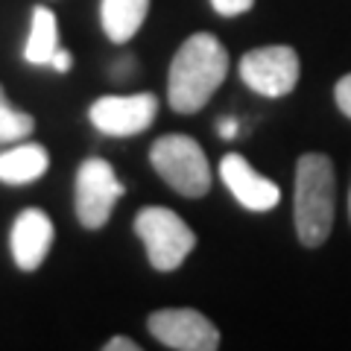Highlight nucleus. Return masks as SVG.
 Listing matches in <instances>:
<instances>
[{"label":"nucleus","mask_w":351,"mask_h":351,"mask_svg":"<svg viewBox=\"0 0 351 351\" xmlns=\"http://www.w3.org/2000/svg\"><path fill=\"white\" fill-rule=\"evenodd\" d=\"M337 211V173L325 152H304L295 161L293 219L302 246L316 249L331 237Z\"/></svg>","instance_id":"f03ea898"},{"label":"nucleus","mask_w":351,"mask_h":351,"mask_svg":"<svg viewBox=\"0 0 351 351\" xmlns=\"http://www.w3.org/2000/svg\"><path fill=\"white\" fill-rule=\"evenodd\" d=\"M302 73L299 53L287 44H269V47L249 50L240 59V80L261 97H287Z\"/></svg>","instance_id":"39448f33"},{"label":"nucleus","mask_w":351,"mask_h":351,"mask_svg":"<svg viewBox=\"0 0 351 351\" xmlns=\"http://www.w3.org/2000/svg\"><path fill=\"white\" fill-rule=\"evenodd\" d=\"M53 246V219L41 208H24L12 223V258L18 269H38Z\"/></svg>","instance_id":"9d476101"},{"label":"nucleus","mask_w":351,"mask_h":351,"mask_svg":"<svg viewBox=\"0 0 351 351\" xmlns=\"http://www.w3.org/2000/svg\"><path fill=\"white\" fill-rule=\"evenodd\" d=\"M32 129H36L32 114L21 112V108H15L12 103H9L3 85H0V147L18 144V141H24Z\"/></svg>","instance_id":"4468645a"},{"label":"nucleus","mask_w":351,"mask_h":351,"mask_svg":"<svg viewBox=\"0 0 351 351\" xmlns=\"http://www.w3.org/2000/svg\"><path fill=\"white\" fill-rule=\"evenodd\" d=\"M149 334L176 351H214L219 348V331L205 313L193 307H164L149 313Z\"/></svg>","instance_id":"0eeeda50"},{"label":"nucleus","mask_w":351,"mask_h":351,"mask_svg":"<svg viewBox=\"0 0 351 351\" xmlns=\"http://www.w3.org/2000/svg\"><path fill=\"white\" fill-rule=\"evenodd\" d=\"M348 219H351V191H348Z\"/></svg>","instance_id":"412c9836"},{"label":"nucleus","mask_w":351,"mask_h":351,"mask_svg":"<svg viewBox=\"0 0 351 351\" xmlns=\"http://www.w3.org/2000/svg\"><path fill=\"white\" fill-rule=\"evenodd\" d=\"M228 50L211 32H193L176 50L167 80V100L173 112L193 114L211 100L214 91L226 82Z\"/></svg>","instance_id":"f257e3e1"},{"label":"nucleus","mask_w":351,"mask_h":351,"mask_svg":"<svg viewBox=\"0 0 351 351\" xmlns=\"http://www.w3.org/2000/svg\"><path fill=\"white\" fill-rule=\"evenodd\" d=\"M129 71H135V62H132V59H126L123 64H117V68H114V76H123V73H129Z\"/></svg>","instance_id":"aec40b11"},{"label":"nucleus","mask_w":351,"mask_h":351,"mask_svg":"<svg viewBox=\"0 0 351 351\" xmlns=\"http://www.w3.org/2000/svg\"><path fill=\"white\" fill-rule=\"evenodd\" d=\"M334 100H337L339 112H343L351 120V73H346L343 80H337V85H334Z\"/></svg>","instance_id":"dca6fc26"},{"label":"nucleus","mask_w":351,"mask_h":351,"mask_svg":"<svg viewBox=\"0 0 351 351\" xmlns=\"http://www.w3.org/2000/svg\"><path fill=\"white\" fill-rule=\"evenodd\" d=\"M219 135H223V138H234L237 135V120L234 117L219 120Z\"/></svg>","instance_id":"6ab92c4d"},{"label":"nucleus","mask_w":351,"mask_h":351,"mask_svg":"<svg viewBox=\"0 0 351 351\" xmlns=\"http://www.w3.org/2000/svg\"><path fill=\"white\" fill-rule=\"evenodd\" d=\"M214 12L223 15V18H234V15H243L255 6V0H211Z\"/></svg>","instance_id":"2eb2a0df"},{"label":"nucleus","mask_w":351,"mask_h":351,"mask_svg":"<svg viewBox=\"0 0 351 351\" xmlns=\"http://www.w3.org/2000/svg\"><path fill=\"white\" fill-rule=\"evenodd\" d=\"M103 348H106V351H138L141 346L135 343V339H129V337H112Z\"/></svg>","instance_id":"f3484780"},{"label":"nucleus","mask_w":351,"mask_h":351,"mask_svg":"<svg viewBox=\"0 0 351 351\" xmlns=\"http://www.w3.org/2000/svg\"><path fill=\"white\" fill-rule=\"evenodd\" d=\"M149 164L176 193L199 199L211 191V167L202 147L188 135H161L149 149Z\"/></svg>","instance_id":"7ed1b4c3"},{"label":"nucleus","mask_w":351,"mask_h":351,"mask_svg":"<svg viewBox=\"0 0 351 351\" xmlns=\"http://www.w3.org/2000/svg\"><path fill=\"white\" fill-rule=\"evenodd\" d=\"M135 234L147 249V258L152 269L158 272H173L179 269L184 258L196 246V234L184 219L170 211V208H141L135 217Z\"/></svg>","instance_id":"20e7f679"},{"label":"nucleus","mask_w":351,"mask_h":351,"mask_svg":"<svg viewBox=\"0 0 351 351\" xmlns=\"http://www.w3.org/2000/svg\"><path fill=\"white\" fill-rule=\"evenodd\" d=\"M126 188L106 158H88L76 173V217L85 228H103Z\"/></svg>","instance_id":"423d86ee"},{"label":"nucleus","mask_w":351,"mask_h":351,"mask_svg":"<svg viewBox=\"0 0 351 351\" xmlns=\"http://www.w3.org/2000/svg\"><path fill=\"white\" fill-rule=\"evenodd\" d=\"M59 50V27L56 15L47 6L32 9V24H29V38L24 47V59L29 64H50V59Z\"/></svg>","instance_id":"ddd939ff"},{"label":"nucleus","mask_w":351,"mask_h":351,"mask_svg":"<svg viewBox=\"0 0 351 351\" xmlns=\"http://www.w3.org/2000/svg\"><path fill=\"white\" fill-rule=\"evenodd\" d=\"M158 117L156 94H126V97H100L88 108V120L94 129L112 138H132L152 126Z\"/></svg>","instance_id":"6e6552de"},{"label":"nucleus","mask_w":351,"mask_h":351,"mask_svg":"<svg viewBox=\"0 0 351 351\" xmlns=\"http://www.w3.org/2000/svg\"><path fill=\"white\" fill-rule=\"evenodd\" d=\"M149 0H103L100 3V18L106 36L114 44H126L141 24L147 21Z\"/></svg>","instance_id":"f8f14e48"},{"label":"nucleus","mask_w":351,"mask_h":351,"mask_svg":"<svg viewBox=\"0 0 351 351\" xmlns=\"http://www.w3.org/2000/svg\"><path fill=\"white\" fill-rule=\"evenodd\" d=\"M219 176H223L226 188L234 193V199L249 208V211H272L281 202V191L276 182H269L267 176H261L252 164L237 156V152H228V156L219 161Z\"/></svg>","instance_id":"1a4fd4ad"},{"label":"nucleus","mask_w":351,"mask_h":351,"mask_svg":"<svg viewBox=\"0 0 351 351\" xmlns=\"http://www.w3.org/2000/svg\"><path fill=\"white\" fill-rule=\"evenodd\" d=\"M50 64H53V68H56L59 73H64V71H71V64H73V56H71L68 50H56V56L50 59Z\"/></svg>","instance_id":"a211bd4d"},{"label":"nucleus","mask_w":351,"mask_h":351,"mask_svg":"<svg viewBox=\"0 0 351 351\" xmlns=\"http://www.w3.org/2000/svg\"><path fill=\"white\" fill-rule=\"evenodd\" d=\"M50 167V156L41 144H15L0 149V182L3 184H29L41 179Z\"/></svg>","instance_id":"9b49d317"}]
</instances>
